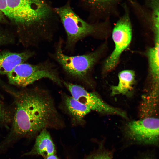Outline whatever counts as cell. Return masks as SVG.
<instances>
[{
	"instance_id": "6da1fadb",
	"label": "cell",
	"mask_w": 159,
	"mask_h": 159,
	"mask_svg": "<svg viewBox=\"0 0 159 159\" xmlns=\"http://www.w3.org/2000/svg\"><path fill=\"white\" fill-rule=\"evenodd\" d=\"M15 109L12 127L0 143V153L20 138L33 136L47 128L59 129L64 124L54 100L46 90L39 88L13 93Z\"/></svg>"
},
{
	"instance_id": "7a4b0ae2",
	"label": "cell",
	"mask_w": 159,
	"mask_h": 159,
	"mask_svg": "<svg viewBox=\"0 0 159 159\" xmlns=\"http://www.w3.org/2000/svg\"><path fill=\"white\" fill-rule=\"evenodd\" d=\"M9 19L30 28L38 45L53 37L56 27L53 11L45 0H6Z\"/></svg>"
},
{
	"instance_id": "3957f363",
	"label": "cell",
	"mask_w": 159,
	"mask_h": 159,
	"mask_svg": "<svg viewBox=\"0 0 159 159\" xmlns=\"http://www.w3.org/2000/svg\"><path fill=\"white\" fill-rule=\"evenodd\" d=\"M63 25L66 34L65 49L72 51L77 43L88 37L107 40L111 34L112 28L105 21L95 23L87 22L79 17L68 4L54 9Z\"/></svg>"
},
{
	"instance_id": "277c9868",
	"label": "cell",
	"mask_w": 159,
	"mask_h": 159,
	"mask_svg": "<svg viewBox=\"0 0 159 159\" xmlns=\"http://www.w3.org/2000/svg\"><path fill=\"white\" fill-rule=\"evenodd\" d=\"M107 41H104L93 51L85 54L69 56L64 52L60 39L55 47L52 56L68 75L76 79H85L100 60L106 55L108 49Z\"/></svg>"
},
{
	"instance_id": "5b68a950",
	"label": "cell",
	"mask_w": 159,
	"mask_h": 159,
	"mask_svg": "<svg viewBox=\"0 0 159 159\" xmlns=\"http://www.w3.org/2000/svg\"><path fill=\"white\" fill-rule=\"evenodd\" d=\"M25 62L17 65L7 74L10 84L24 87L41 79L47 78L61 84L56 68L52 63L46 61L33 64Z\"/></svg>"
},
{
	"instance_id": "8992f818",
	"label": "cell",
	"mask_w": 159,
	"mask_h": 159,
	"mask_svg": "<svg viewBox=\"0 0 159 159\" xmlns=\"http://www.w3.org/2000/svg\"><path fill=\"white\" fill-rule=\"evenodd\" d=\"M132 30L129 14L126 11L119 18L112 30L111 35L115 47L103 62L102 72L103 74L113 71L117 66L122 54L131 42Z\"/></svg>"
},
{
	"instance_id": "52a82bcc",
	"label": "cell",
	"mask_w": 159,
	"mask_h": 159,
	"mask_svg": "<svg viewBox=\"0 0 159 159\" xmlns=\"http://www.w3.org/2000/svg\"><path fill=\"white\" fill-rule=\"evenodd\" d=\"M154 26L155 43L148 53L151 81L142 102L145 107L150 111H155L159 105V27Z\"/></svg>"
},
{
	"instance_id": "ba28073f",
	"label": "cell",
	"mask_w": 159,
	"mask_h": 159,
	"mask_svg": "<svg viewBox=\"0 0 159 159\" xmlns=\"http://www.w3.org/2000/svg\"><path fill=\"white\" fill-rule=\"evenodd\" d=\"M126 133L134 140L145 144H159V118L151 116L130 122Z\"/></svg>"
},
{
	"instance_id": "9c48e42d",
	"label": "cell",
	"mask_w": 159,
	"mask_h": 159,
	"mask_svg": "<svg viewBox=\"0 0 159 159\" xmlns=\"http://www.w3.org/2000/svg\"><path fill=\"white\" fill-rule=\"evenodd\" d=\"M63 83L74 98L88 106L91 110L127 118L125 112L107 104L96 94L88 92L78 85L66 82H64Z\"/></svg>"
},
{
	"instance_id": "30bf717a",
	"label": "cell",
	"mask_w": 159,
	"mask_h": 159,
	"mask_svg": "<svg viewBox=\"0 0 159 159\" xmlns=\"http://www.w3.org/2000/svg\"><path fill=\"white\" fill-rule=\"evenodd\" d=\"M62 105L73 125L83 122L84 117L91 110L88 106L78 101L72 96L66 94L63 96Z\"/></svg>"
},
{
	"instance_id": "8fae6325",
	"label": "cell",
	"mask_w": 159,
	"mask_h": 159,
	"mask_svg": "<svg viewBox=\"0 0 159 159\" xmlns=\"http://www.w3.org/2000/svg\"><path fill=\"white\" fill-rule=\"evenodd\" d=\"M56 153L54 144L47 129L41 131L37 136L32 148L24 155H39L44 158Z\"/></svg>"
},
{
	"instance_id": "7c38bea8",
	"label": "cell",
	"mask_w": 159,
	"mask_h": 159,
	"mask_svg": "<svg viewBox=\"0 0 159 159\" xmlns=\"http://www.w3.org/2000/svg\"><path fill=\"white\" fill-rule=\"evenodd\" d=\"M34 53L9 52L0 53V74L6 75L18 64L25 62L34 55Z\"/></svg>"
},
{
	"instance_id": "4fadbf2b",
	"label": "cell",
	"mask_w": 159,
	"mask_h": 159,
	"mask_svg": "<svg viewBox=\"0 0 159 159\" xmlns=\"http://www.w3.org/2000/svg\"><path fill=\"white\" fill-rule=\"evenodd\" d=\"M119 82L116 86L111 87L112 95L119 94L125 95L133 88L135 78V72L132 70H125L118 74Z\"/></svg>"
},
{
	"instance_id": "5bb4252c",
	"label": "cell",
	"mask_w": 159,
	"mask_h": 159,
	"mask_svg": "<svg viewBox=\"0 0 159 159\" xmlns=\"http://www.w3.org/2000/svg\"><path fill=\"white\" fill-rule=\"evenodd\" d=\"M145 2L154 25L159 27V0H145Z\"/></svg>"
},
{
	"instance_id": "9a60e30c",
	"label": "cell",
	"mask_w": 159,
	"mask_h": 159,
	"mask_svg": "<svg viewBox=\"0 0 159 159\" xmlns=\"http://www.w3.org/2000/svg\"><path fill=\"white\" fill-rule=\"evenodd\" d=\"M85 3L97 11H104L108 7L118 0H82Z\"/></svg>"
},
{
	"instance_id": "2e32d148",
	"label": "cell",
	"mask_w": 159,
	"mask_h": 159,
	"mask_svg": "<svg viewBox=\"0 0 159 159\" xmlns=\"http://www.w3.org/2000/svg\"><path fill=\"white\" fill-rule=\"evenodd\" d=\"M10 120L9 114L2 103L0 101V121L3 123L6 124Z\"/></svg>"
},
{
	"instance_id": "e0dca14e",
	"label": "cell",
	"mask_w": 159,
	"mask_h": 159,
	"mask_svg": "<svg viewBox=\"0 0 159 159\" xmlns=\"http://www.w3.org/2000/svg\"><path fill=\"white\" fill-rule=\"evenodd\" d=\"M0 10L2 12L5 16L9 18V14L6 0H0Z\"/></svg>"
},
{
	"instance_id": "ac0fdd59",
	"label": "cell",
	"mask_w": 159,
	"mask_h": 159,
	"mask_svg": "<svg viewBox=\"0 0 159 159\" xmlns=\"http://www.w3.org/2000/svg\"><path fill=\"white\" fill-rule=\"evenodd\" d=\"M87 159H112L110 156L106 153H102L90 157Z\"/></svg>"
},
{
	"instance_id": "d6986e66",
	"label": "cell",
	"mask_w": 159,
	"mask_h": 159,
	"mask_svg": "<svg viewBox=\"0 0 159 159\" xmlns=\"http://www.w3.org/2000/svg\"><path fill=\"white\" fill-rule=\"evenodd\" d=\"M44 158L45 159H59L54 154Z\"/></svg>"
},
{
	"instance_id": "ffe728a7",
	"label": "cell",
	"mask_w": 159,
	"mask_h": 159,
	"mask_svg": "<svg viewBox=\"0 0 159 159\" xmlns=\"http://www.w3.org/2000/svg\"><path fill=\"white\" fill-rule=\"evenodd\" d=\"M4 15L2 12L0 10V21L4 20Z\"/></svg>"
},
{
	"instance_id": "44dd1931",
	"label": "cell",
	"mask_w": 159,
	"mask_h": 159,
	"mask_svg": "<svg viewBox=\"0 0 159 159\" xmlns=\"http://www.w3.org/2000/svg\"><path fill=\"white\" fill-rule=\"evenodd\" d=\"M4 39V37L0 34V44L2 43Z\"/></svg>"
},
{
	"instance_id": "7402d4cb",
	"label": "cell",
	"mask_w": 159,
	"mask_h": 159,
	"mask_svg": "<svg viewBox=\"0 0 159 159\" xmlns=\"http://www.w3.org/2000/svg\"><path fill=\"white\" fill-rule=\"evenodd\" d=\"M152 159L150 158H145V159Z\"/></svg>"
}]
</instances>
